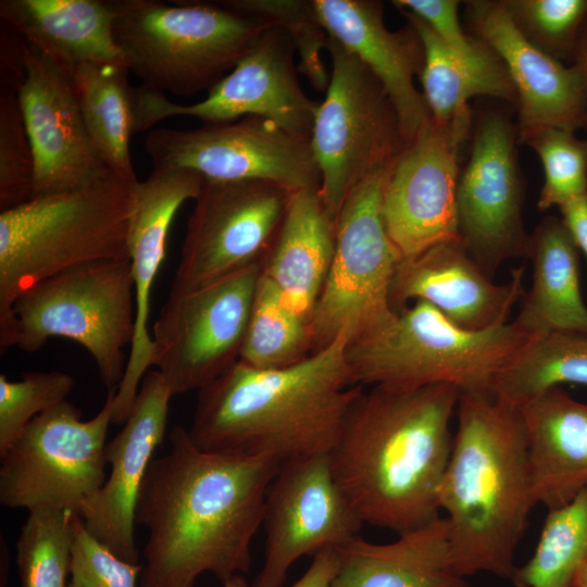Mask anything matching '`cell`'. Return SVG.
I'll return each mask as SVG.
<instances>
[{"mask_svg": "<svg viewBox=\"0 0 587 587\" xmlns=\"http://www.w3.org/2000/svg\"><path fill=\"white\" fill-rule=\"evenodd\" d=\"M522 34L539 49L561 61L574 59L587 23V0L503 1Z\"/></svg>", "mask_w": 587, "mask_h": 587, "instance_id": "obj_39", "label": "cell"}, {"mask_svg": "<svg viewBox=\"0 0 587 587\" xmlns=\"http://www.w3.org/2000/svg\"><path fill=\"white\" fill-rule=\"evenodd\" d=\"M296 48L280 27L270 25L208 96L182 104L165 93L134 88L135 130L150 129L172 116H192L204 124L260 116L288 133L310 140L317 102L302 90L295 64Z\"/></svg>", "mask_w": 587, "mask_h": 587, "instance_id": "obj_12", "label": "cell"}, {"mask_svg": "<svg viewBox=\"0 0 587 587\" xmlns=\"http://www.w3.org/2000/svg\"><path fill=\"white\" fill-rule=\"evenodd\" d=\"M574 64H576L582 72L587 90V23L584 25L578 38L574 54ZM585 129L587 132V123Z\"/></svg>", "mask_w": 587, "mask_h": 587, "instance_id": "obj_45", "label": "cell"}, {"mask_svg": "<svg viewBox=\"0 0 587 587\" xmlns=\"http://www.w3.org/2000/svg\"><path fill=\"white\" fill-rule=\"evenodd\" d=\"M401 12L416 30L423 46L422 95L435 122L448 123L469 110L467 101L475 96L516 102L515 90L503 63L487 45L474 54L454 52L425 22L409 12Z\"/></svg>", "mask_w": 587, "mask_h": 587, "instance_id": "obj_30", "label": "cell"}, {"mask_svg": "<svg viewBox=\"0 0 587 587\" xmlns=\"http://www.w3.org/2000/svg\"><path fill=\"white\" fill-rule=\"evenodd\" d=\"M291 193L263 180L204 179L167 298L190 294L259 264Z\"/></svg>", "mask_w": 587, "mask_h": 587, "instance_id": "obj_15", "label": "cell"}, {"mask_svg": "<svg viewBox=\"0 0 587 587\" xmlns=\"http://www.w3.org/2000/svg\"><path fill=\"white\" fill-rule=\"evenodd\" d=\"M262 525L264 560L251 587H282L296 561L340 548L360 536L363 523L337 486L324 453L279 465Z\"/></svg>", "mask_w": 587, "mask_h": 587, "instance_id": "obj_17", "label": "cell"}, {"mask_svg": "<svg viewBox=\"0 0 587 587\" xmlns=\"http://www.w3.org/2000/svg\"><path fill=\"white\" fill-rule=\"evenodd\" d=\"M115 395L116 389L108 390L101 410L88 421H82L80 410L67 400L36 416L0 455V503L78 515L107 479V435Z\"/></svg>", "mask_w": 587, "mask_h": 587, "instance_id": "obj_11", "label": "cell"}, {"mask_svg": "<svg viewBox=\"0 0 587 587\" xmlns=\"http://www.w3.org/2000/svg\"><path fill=\"white\" fill-rule=\"evenodd\" d=\"M519 408L536 503L560 508L587 487V403L558 386Z\"/></svg>", "mask_w": 587, "mask_h": 587, "instance_id": "obj_25", "label": "cell"}, {"mask_svg": "<svg viewBox=\"0 0 587 587\" xmlns=\"http://www.w3.org/2000/svg\"><path fill=\"white\" fill-rule=\"evenodd\" d=\"M469 15L480 41L503 63L519 110L517 140L549 127L575 133L587 123V90L576 64L565 66L530 42L503 1H471Z\"/></svg>", "mask_w": 587, "mask_h": 587, "instance_id": "obj_21", "label": "cell"}, {"mask_svg": "<svg viewBox=\"0 0 587 587\" xmlns=\"http://www.w3.org/2000/svg\"><path fill=\"white\" fill-rule=\"evenodd\" d=\"M524 267L511 271L504 284H495L469 254L461 241L436 245L402 258L396 271L390 304L395 312L410 301H425L457 326L483 330L508 322L521 300Z\"/></svg>", "mask_w": 587, "mask_h": 587, "instance_id": "obj_23", "label": "cell"}, {"mask_svg": "<svg viewBox=\"0 0 587 587\" xmlns=\"http://www.w3.org/2000/svg\"><path fill=\"white\" fill-rule=\"evenodd\" d=\"M562 384L587 386V335L552 332L529 338L496 375L492 390L521 405Z\"/></svg>", "mask_w": 587, "mask_h": 587, "instance_id": "obj_32", "label": "cell"}, {"mask_svg": "<svg viewBox=\"0 0 587 587\" xmlns=\"http://www.w3.org/2000/svg\"><path fill=\"white\" fill-rule=\"evenodd\" d=\"M341 333L303 361L262 370L240 360L198 391L188 435L204 451L262 455L279 465L329 453L362 390Z\"/></svg>", "mask_w": 587, "mask_h": 587, "instance_id": "obj_3", "label": "cell"}, {"mask_svg": "<svg viewBox=\"0 0 587 587\" xmlns=\"http://www.w3.org/2000/svg\"><path fill=\"white\" fill-rule=\"evenodd\" d=\"M390 170L358 184L338 213L330 268L310 320L312 352L341 333L352 340L374 332L397 314L390 304V289L402 255L383 216Z\"/></svg>", "mask_w": 587, "mask_h": 587, "instance_id": "obj_10", "label": "cell"}, {"mask_svg": "<svg viewBox=\"0 0 587 587\" xmlns=\"http://www.w3.org/2000/svg\"><path fill=\"white\" fill-rule=\"evenodd\" d=\"M332 72L310 137L321 174L319 193L335 221L350 191L389 170L407 147L396 109L376 76L328 38Z\"/></svg>", "mask_w": 587, "mask_h": 587, "instance_id": "obj_9", "label": "cell"}, {"mask_svg": "<svg viewBox=\"0 0 587 587\" xmlns=\"http://www.w3.org/2000/svg\"><path fill=\"white\" fill-rule=\"evenodd\" d=\"M126 62H88L72 71L82 115L107 166L136 177L129 141L135 130L134 87Z\"/></svg>", "mask_w": 587, "mask_h": 587, "instance_id": "obj_31", "label": "cell"}, {"mask_svg": "<svg viewBox=\"0 0 587 587\" xmlns=\"http://www.w3.org/2000/svg\"><path fill=\"white\" fill-rule=\"evenodd\" d=\"M516 138L504 116L482 117L458 184L460 240L489 278L507 260L528 258Z\"/></svg>", "mask_w": 587, "mask_h": 587, "instance_id": "obj_18", "label": "cell"}, {"mask_svg": "<svg viewBox=\"0 0 587 587\" xmlns=\"http://www.w3.org/2000/svg\"><path fill=\"white\" fill-rule=\"evenodd\" d=\"M222 585L223 587H251L242 574L234 575Z\"/></svg>", "mask_w": 587, "mask_h": 587, "instance_id": "obj_46", "label": "cell"}, {"mask_svg": "<svg viewBox=\"0 0 587 587\" xmlns=\"http://www.w3.org/2000/svg\"><path fill=\"white\" fill-rule=\"evenodd\" d=\"M528 339L513 322L467 330L414 301L385 326L349 340L346 359L353 386L494 391L496 375Z\"/></svg>", "mask_w": 587, "mask_h": 587, "instance_id": "obj_7", "label": "cell"}, {"mask_svg": "<svg viewBox=\"0 0 587 587\" xmlns=\"http://www.w3.org/2000/svg\"><path fill=\"white\" fill-rule=\"evenodd\" d=\"M575 587H587V566L582 572Z\"/></svg>", "mask_w": 587, "mask_h": 587, "instance_id": "obj_47", "label": "cell"}, {"mask_svg": "<svg viewBox=\"0 0 587 587\" xmlns=\"http://www.w3.org/2000/svg\"><path fill=\"white\" fill-rule=\"evenodd\" d=\"M74 378L60 371H36L11 382L0 375V455L38 415L66 401Z\"/></svg>", "mask_w": 587, "mask_h": 587, "instance_id": "obj_40", "label": "cell"}, {"mask_svg": "<svg viewBox=\"0 0 587 587\" xmlns=\"http://www.w3.org/2000/svg\"><path fill=\"white\" fill-rule=\"evenodd\" d=\"M523 143L538 154L545 175L537 207L546 211L587 195V138L561 128H544Z\"/></svg>", "mask_w": 587, "mask_h": 587, "instance_id": "obj_38", "label": "cell"}, {"mask_svg": "<svg viewBox=\"0 0 587 587\" xmlns=\"http://www.w3.org/2000/svg\"><path fill=\"white\" fill-rule=\"evenodd\" d=\"M142 564L116 555L76 515L70 587H138Z\"/></svg>", "mask_w": 587, "mask_h": 587, "instance_id": "obj_41", "label": "cell"}, {"mask_svg": "<svg viewBox=\"0 0 587 587\" xmlns=\"http://www.w3.org/2000/svg\"><path fill=\"white\" fill-rule=\"evenodd\" d=\"M172 397L161 373L149 370L122 429L107 444L109 477L78 513L95 538L134 564L139 563L137 502L153 453L164 439Z\"/></svg>", "mask_w": 587, "mask_h": 587, "instance_id": "obj_20", "label": "cell"}, {"mask_svg": "<svg viewBox=\"0 0 587 587\" xmlns=\"http://www.w3.org/2000/svg\"><path fill=\"white\" fill-rule=\"evenodd\" d=\"M204 177L188 168L153 170L137 186L130 221L128 250L135 287V335L123 379L116 389L112 423L123 425L134 405L139 386L151 367L149 330L152 287L165 258L174 217L188 200H196Z\"/></svg>", "mask_w": 587, "mask_h": 587, "instance_id": "obj_22", "label": "cell"}, {"mask_svg": "<svg viewBox=\"0 0 587 587\" xmlns=\"http://www.w3.org/2000/svg\"><path fill=\"white\" fill-rule=\"evenodd\" d=\"M587 566V487L571 502L548 510L532 558L517 566L515 587H575Z\"/></svg>", "mask_w": 587, "mask_h": 587, "instance_id": "obj_33", "label": "cell"}, {"mask_svg": "<svg viewBox=\"0 0 587 587\" xmlns=\"http://www.w3.org/2000/svg\"><path fill=\"white\" fill-rule=\"evenodd\" d=\"M336 552L338 569L332 587H467L453 561L446 517L388 544L358 536Z\"/></svg>", "mask_w": 587, "mask_h": 587, "instance_id": "obj_26", "label": "cell"}, {"mask_svg": "<svg viewBox=\"0 0 587 587\" xmlns=\"http://www.w3.org/2000/svg\"><path fill=\"white\" fill-rule=\"evenodd\" d=\"M109 1L129 71L140 86L174 96L209 91L270 26L217 1Z\"/></svg>", "mask_w": 587, "mask_h": 587, "instance_id": "obj_6", "label": "cell"}, {"mask_svg": "<svg viewBox=\"0 0 587 587\" xmlns=\"http://www.w3.org/2000/svg\"><path fill=\"white\" fill-rule=\"evenodd\" d=\"M335 228L319 188L295 191L260 262L261 274L309 325L330 268Z\"/></svg>", "mask_w": 587, "mask_h": 587, "instance_id": "obj_27", "label": "cell"}, {"mask_svg": "<svg viewBox=\"0 0 587 587\" xmlns=\"http://www.w3.org/2000/svg\"><path fill=\"white\" fill-rule=\"evenodd\" d=\"M471 122V109L448 123L430 117L391 167L384 187L383 216L402 258L439 243L461 241L458 159Z\"/></svg>", "mask_w": 587, "mask_h": 587, "instance_id": "obj_16", "label": "cell"}, {"mask_svg": "<svg viewBox=\"0 0 587 587\" xmlns=\"http://www.w3.org/2000/svg\"><path fill=\"white\" fill-rule=\"evenodd\" d=\"M394 5L425 22L437 37L452 51L474 54L485 43L469 37L461 27L455 0H396Z\"/></svg>", "mask_w": 587, "mask_h": 587, "instance_id": "obj_42", "label": "cell"}, {"mask_svg": "<svg viewBox=\"0 0 587 587\" xmlns=\"http://www.w3.org/2000/svg\"><path fill=\"white\" fill-rule=\"evenodd\" d=\"M143 148L153 170L188 168L208 180H263L290 192L321 184L310 140L260 116L186 130L151 129Z\"/></svg>", "mask_w": 587, "mask_h": 587, "instance_id": "obj_14", "label": "cell"}, {"mask_svg": "<svg viewBox=\"0 0 587 587\" xmlns=\"http://www.w3.org/2000/svg\"><path fill=\"white\" fill-rule=\"evenodd\" d=\"M0 63V209L20 205L33 198L35 163L18 101L24 75L18 51H1Z\"/></svg>", "mask_w": 587, "mask_h": 587, "instance_id": "obj_35", "label": "cell"}, {"mask_svg": "<svg viewBox=\"0 0 587 587\" xmlns=\"http://www.w3.org/2000/svg\"><path fill=\"white\" fill-rule=\"evenodd\" d=\"M337 569L336 550H324L312 558L310 566L290 587H332Z\"/></svg>", "mask_w": 587, "mask_h": 587, "instance_id": "obj_43", "label": "cell"}, {"mask_svg": "<svg viewBox=\"0 0 587 587\" xmlns=\"http://www.w3.org/2000/svg\"><path fill=\"white\" fill-rule=\"evenodd\" d=\"M153 459L135 521L148 530L138 587H193L203 573L222 584L251 566V542L279 464L262 455L197 448L175 426Z\"/></svg>", "mask_w": 587, "mask_h": 587, "instance_id": "obj_1", "label": "cell"}, {"mask_svg": "<svg viewBox=\"0 0 587 587\" xmlns=\"http://www.w3.org/2000/svg\"><path fill=\"white\" fill-rule=\"evenodd\" d=\"M23 66L17 93L34 155L33 198L76 188L109 166L87 132L72 72L25 40Z\"/></svg>", "mask_w": 587, "mask_h": 587, "instance_id": "obj_19", "label": "cell"}, {"mask_svg": "<svg viewBox=\"0 0 587 587\" xmlns=\"http://www.w3.org/2000/svg\"><path fill=\"white\" fill-rule=\"evenodd\" d=\"M533 284L521 298L513 323L528 338L552 332L587 335V305L579 282V250L557 216L545 217L529 235Z\"/></svg>", "mask_w": 587, "mask_h": 587, "instance_id": "obj_29", "label": "cell"}, {"mask_svg": "<svg viewBox=\"0 0 587 587\" xmlns=\"http://www.w3.org/2000/svg\"><path fill=\"white\" fill-rule=\"evenodd\" d=\"M217 2L234 12L283 28L291 38L299 55L298 72L315 90L326 91L330 74L327 73L322 52L327 47L329 36L320 22L312 1L225 0Z\"/></svg>", "mask_w": 587, "mask_h": 587, "instance_id": "obj_37", "label": "cell"}, {"mask_svg": "<svg viewBox=\"0 0 587 587\" xmlns=\"http://www.w3.org/2000/svg\"><path fill=\"white\" fill-rule=\"evenodd\" d=\"M328 36L354 54L376 76L391 100L409 143L430 118L422 92L414 86L424 63L416 30L390 32L383 3L370 0H312Z\"/></svg>", "mask_w": 587, "mask_h": 587, "instance_id": "obj_24", "label": "cell"}, {"mask_svg": "<svg viewBox=\"0 0 587 587\" xmlns=\"http://www.w3.org/2000/svg\"><path fill=\"white\" fill-rule=\"evenodd\" d=\"M261 265L166 298L151 339V366L173 396L200 390L240 358Z\"/></svg>", "mask_w": 587, "mask_h": 587, "instance_id": "obj_13", "label": "cell"}, {"mask_svg": "<svg viewBox=\"0 0 587 587\" xmlns=\"http://www.w3.org/2000/svg\"><path fill=\"white\" fill-rule=\"evenodd\" d=\"M460 390L372 386L352 402L328 453L334 479L363 524L398 535L439 515Z\"/></svg>", "mask_w": 587, "mask_h": 587, "instance_id": "obj_2", "label": "cell"}, {"mask_svg": "<svg viewBox=\"0 0 587 587\" xmlns=\"http://www.w3.org/2000/svg\"><path fill=\"white\" fill-rule=\"evenodd\" d=\"M457 430L438 487L459 573L512 578L536 503L520 408L494 391H460Z\"/></svg>", "mask_w": 587, "mask_h": 587, "instance_id": "obj_4", "label": "cell"}, {"mask_svg": "<svg viewBox=\"0 0 587 587\" xmlns=\"http://www.w3.org/2000/svg\"><path fill=\"white\" fill-rule=\"evenodd\" d=\"M137 177L110 167L71 190L0 212V348L12 347V307L25 290L70 267L129 260Z\"/></svg>", "mask_w": 587, "mask_h": 587, "instance_id": "obj_5", "label": "cell"}, {"mask_svg": "<svg viewBox=\"0 0 587 587\" xmlns=\"http://www.w3.org/2000/svg\"><path fill=\"white\" fill-rule=\"evenodd\" d=\"M76 515L49 507L28 511L16 544L21 587L68 586Z\"/></svg>", "mask_w": 587, "mask_h": 587, "instance_id": "obj_36", "label": "cell"}, {"mask_svg": "<svg viewBox=\"0 0 587 587\" xmlns=\"http://www.w3.org/2000/svg\"><path fill=\"white\" fill-rule=\"evenodd\" d=\"M67 587H70V586H67Z\"/></svg>", "mask_w": 587, "mask_h": 587, "instance_id": "obj_48", "label": "cell"}, {"mask_svg": "<svg viewBox=\"0 0 587 587\" xmlns=\"http://www.w3.org/2000/svg\"><path fill=\"white\" fill-rule=\"evenodd\" d=\"M0 18L27 43L68 71L88 62H125L102 0H1Z\"/></svg>", "mask_w": 587, "mask_h": 587, "instance_id": "obj_28", "label": "cell"}, {"mask_svg": "<svg viewBox=\"0 0 587 587\" xmlns=\"http://www.w3.org/2000/svg\"><path fill=\"white\" fill-rule=\"evenodd\" d=\"M559 210L561 220L587 261V195L567 201Z\"/></svg>", "mask_w": 587, "mask_h": 587, "instance_id": "obj_44", "label": "cell"}, {"mask_svg": "<svg viewBox=\"0 0 587 587\" xmlns=\"http://www.w3.org/2000/svg\"><path fill=\"white\" fill-rule=\"evenodd\" d=\"M12 347L36 352L49 339L76 341L92 357L100 382L117 389L135 335L130 260L70 267L20 295L12 307Z\"/></svg>", "mask_w": 587, "mask_h": 587, "instance_id": "obj_8", "label": "cell"}, {"mask_svg": "<svg viewBox=\"0 0 587 587\" xmlns=\"http://www.w3.org/2000/svg\"><path fill=\"white\" fill-rule=\"evenodd\" d=\"M312 353L309 323L261 273L239 360L262 370L284 369Z\"/></svg>", "mask_w": 587, "mask_h": 587, "instance_id": "obj_34", "label": "cell"}]
</instances>
